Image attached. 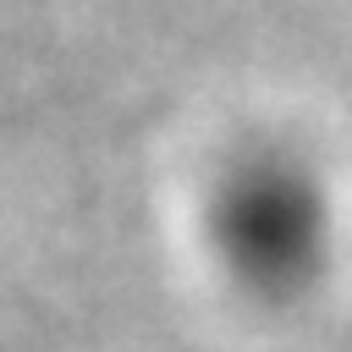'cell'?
<instances>
[{
    "label": "cell",
    "instance_id": "6da1fadb",
    "mask_svg": "<svg viewBox=\"0 0 352 352\" xmlns=\"http://www.w3.org/2000/svg\"><path fill=\"white\" fill-rule=\"evenodd\" d=\"M214 236L242 280H253L258 292H292L314 275L324 253L319 187L302 176V165L280 154H253L220 187Z\"/></svg>",
    "mask_w": 352,
    "mask_h": 352
}]
</instances>
